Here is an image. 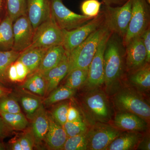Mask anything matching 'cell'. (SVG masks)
<instances>
[{
  "label": "cell",
  "mask_w": 150,
  "mask_h": 150,
  "mask_svg": "<svg viewBox=\"0 0 150 150\" xmlns=\"http://www.w3.org/2000/svg\"><path fill=\"white\" fill-rule=\"evenodd\" d=\"M126 72V49L121 37L112 33L104 54V84L107 95H114Z\"/></svg>",
  "instance_id": "1"
},
{
  "label": "cell",
  "mask_w": 150,
  "mask_h": 150,
  "mask_svg": "<svg viewBox=\"0 0 150 150\" xmlns=\"http://www.w3.org/2000/svg\"><path fill=\"white\" fill-rule=\"evenodd\" d=\"M86 119L91 125L96 123H108L113 112L107 94L100 87L89 89L82 102Z\"/></svg>",
  "instance_id": "2"
},
{
  "label": "cell",
  "mask_w": 150,
  "mask_h": 150,
  "mask_svg": "<svg viewBox=\"0 0 150 150\" xmlns=\"http://www.w3.org/2000/svg\"><path fill=\"white\" fill-rule=\"evenodd\" d=\"M108 30L104 21L99 27L68 55L69 62L68 73L75 69H88L99 42Z\"/></svg>",
  "instance_id": "3"
},
{
  "label": "cell",
  "mask_w": 150,
  "mask_h": 150,
  "mask_svg": "<svg viewBox=\"0 0 150 150\" xmlns=\"http://www.w3.org/2000/svg\"><path fill=\"white\" fill-rule=\"evenodd\" d=\"M114 94L113 103L119 111L133 113L149 121L150 104L142 93L132 88H119Z\"/></svg>",
  "instance_id": "4"
},
{
  "label": "cell",
  "mask_w": 150,
  "mask_h": 150,
  "mask_svg": "<svg viewBox=\"0 0 150 150\" xmlns=\"http://www.w3.org/2000/svg\"><path fill=\"white\" fill-rule=\"evenodd\" d=\"M131 0H128L120 6L104 5L103 6L104 22L108 29L121 37L122 40L126 35L131 20Z\"/></svg>",
  "instance_id": "5"
},
{
  "label": "cell",
  "mask_w": 150,
  "mask_h": 150,
  "mask_svg": "<svg viewBox=\"0 0 150 150\" xmlns=\"http://www.w3.org/2000/svg\"><path fill=\"white\" fill-rule=\"evenodd\" d=\"M131 16L123 43L125 46L150 27V4L146 0H131Z\"/></svg>",
  "instance_id": "6"
},
{
  "label": "cell",
  "mask_w": 150,
  "mask_h": 150,
  "mask_svg": "<svg viewBox=\"0 0 150 150\" xmlns=\"http://www.w3.org/2000/svg\"><path fill=\"white\" fill-rule=\"evenodd\" d=\"M63 30L57 24L53 15L34 30L32 43L27 49L34 48H49L62 45Z\"/></svg>",
  "instance_id": "7"
},
{
  "label": "cell",
  "mask_w": 150,
  "mask_h": 150,
  "mask_svg": "<svg viewBox=\"0 0 150 150\" xmlns=\"http://www.w3.org/2000/svg\"><path fill=\"white\" fill-rule=\"evenodd\" d=\"M104 14L102 11H100L97 16L81 26L69 31L63 30L64 38L62 45L67 55H69L99 27L104 22Z\"/></svg>",
  "instance_id": "8"
},
{
  "label": "cell",
  "mask_w": 150,
  "mask_h": 150,
  "mask_svg": "<svg viewBox=\"0 0 150 150\" xmlns=\"http://www.w3.org/2000/svg\"><path fill=\"white\" fill-rule=\"evenodd\" d=\"M121 133L108 123H96L87 132V150H105L108 145Z\"/></svg>",
  "instance_id": "9"
},
{
  "label": "cell",
  "mask_w": 150,
  "mask_h": 150,
  "mask_svg": "<svg viewBox=\"0 0 150 150\" xmlns=\"http://www.w3.org/2000/svg\"><path fill=\"white\" fill-rule=\"evenodd\" d=\"M63 0H50L51 12L56 23L62 29L72 30L85 24L92 18L79 14L64 5Z\"/></svg>",
  "instance_id": "10"
},
{
  "label": "cell",
  "mask_w": 150,
  "mask_h": 150,
  "mask_svg": "<svg viewBox=\"0 0 150 150\" xmlns=\"http://www.w3.org/2000/svg\"><path fill=\"white\" fill-rule=\"evenodd\" d=\"M112 33L108 30L99 42L88 69L85 83L89 89L100 87L104 84V54L106 43Z\"/></svg>",
  "instance_id": "11"
},
{
  "label": "cell",
  "mask_w": 150,
  "mask_h": 150,
  "mask_svg": "<svg viewBox=\"0 0 150 150\" xmlns=\"http://www.w3.org/2000/svg\"><path fill=\"white\" fill-rule=\"evenodd\" d=\"M13 50L21 52L29 48L32 43L34 30L26 14L17 19L13 24Z\"/></svg>",
  "instance_id": "12"
},
{
  "label": "cell",
  "mask_w": 150,
  "mask_h": 150,
  "mask_svg": "<svg viewBox=\"0 0 150 150\" xmlns=\"http://www.w3.org/2000/svg\"><path fill=\"white\" fill-rule=\"evenodd\" d=\"M126 72H133L146 64L147 53L141 36L134 38L125 46Z\"/></svg>",
  "instance_id": "13"
},
{
  "label": "cell",
  "mask_w": 150,
  "mask_h": 150,
  "mask_svg": "<svg viewBox=\"0 0 150 150\" xmlns=\"http://www.w3.org/2000/svg\"><path fill=\"white\" fill-rule=\"evenodd\" d=\"M51 14L50 0H27L26 15L34 30Z\"/></svg>",
  "instance_id": "14"
},
{
  "label": "cell",
  "mask_w": 150,
  "mask_h": 150,
  "mask_svg": "<svg viewBox=\"0 0 150 150\" xmlns=\"http://www.w3.org/2000/svg\"><path fill=\"white\" fill-rule=\"evenodd\" d=\"M115 127L120 130L134 132H143L148 128V122L136 114L119 111L113 120Z\"/></svg>",
  "instance_id": "15"
},
{
  "label": "cell",
  "mask_w": 150,
  "mask_h": 150,
  "mask_svg": "<svg viewBox=\"0 0 150 150\" xmlns=\"http://www.w3.org/2000/svg\"><path fill=\"white\" fill-rule=\"evenodd\" d=\"M48 114L49 127L44 142L50 149L62 150L68 138L66 131L63 126L54 120L51 113L48 112Z\"/></svg>",
  "instance_id": "16"
},
{
  "label": "cell",
  "mask_w": 150,
  "mask_h": 150,
  "mask_svg": "<svg viewBox=\"0 0 150 150\" xmlns=\"http://www.w3.org/2000/svg\"><path fill=\"white\" fill-rule=\"evenodd\" d=\"M69 62L67 54L57 66L42 73L46 83V95L48 96L51 91L58 87L60 82L66 76L69 72Z\"/></svg>",
  "instance_id": "17"
},
{
  "label": "cell",
  "mask_w": 150,
  "mask_h": 150,
  "mask_svg": "<svg viewBox=\"0 0 150 150\" xmlns=\"http://www.w3.org/2000/svg\"><path fill=\"white\" fill-rule=\"evenodd\" d=\"M32 131L35 146H39L45 141L49 127L48 112L42 104L32 120Z\"/></svg>",
  "instance_id": "18"
},
{
  "label": "cell",
  "mask_w": 150,
  "mask_h": 150,
  "mask_svg": "<svg viewBox=\"0 0 150 150\" xmlns=\"http://www.w3.org/2000/svg\"><path fill=\"white\" fill-rule=\"evenodd\" d=\"M143 137L141 132L127 131L122 132L108 145L105 150L137 149Z\"/></svg>",
  "instance_id": "19"
},
{
  "label": "cell",
  "mask_w": 150,
  "mask_h": 150,
  "mask_svg": "<svg viewBox=\"0 0 150 150\" xmlns=\"http://www.w3.org/2000/svg\"><path fill=\"white\" fill-rule=\"evenodd\" d=\"M67 54L62 45L48 48L43 56L37 71L42 74L51 69L57 66Z\"/></svg>",
  "instance_id": "20"
},
{
  "label": "cell",
  "mask_w": 150,
  "mask_h": 150,
  "mask_svg": "<svg viewBox=\"0 0 150 150\" xmlns=\"http://www.w3.org/2000/svg\"><path fill=\"white\" fill-rule=\"evenodd\" d=\"M48 48H34L26 49L21 52L17 60L26 67L29 71L28 75L31 74L37 71Z\"/></svg>",
  "instance_id": "21"
},
{
  "label": "cell",
  "mask_w": 150,
  "mask_h": 150,
  "mask_svg": "<svg viewBox=\"0 0 150 150\" xmlns=\"http://www.w3.org/2000/svg\"><path fill=\"white\" fill-rule=\"evenodd\" d=\"M128 80L134 88L140 92L149 91L150 89V66L146 63L140 69L129 74Z\"/></svg>",
  "instance_id": "22"
},
{
  "label": "cell",
  "mask_w": 150,
  "mask_h": 150,
  "mask_svg": "<svg viewBox=\"0 0 150 150\" xmlns=\"http://www.w3.org/2000/svg\"><path fill=\"white\" fill-rule=\"evenodd\" d=\"M13 22L5 15L0 23V51L12 50L13 45Z\"/></svg>",
  "instance_id": "23"
},
{
  "label": "cell",
  "mask_w": 150,
  "mask_h": 150,
  "mask_svg": "<svg viewBox=\"0 0 150 150\" xmlns=\"http://www.w3.org/2000/svg\"><path fill=\"white\" fill-rule=\"evenodd\" d=\"M21 87L39 96L43 97L46 95V81L42 74L37 71L28 76Z\"/></svg>",
  "instance_id": "24"
},
{
  "label": "cell",
  "mask_w": 150,
  "mask_h": 150,
  "mask_svg": "<svg viewBox=\"0 0 150 150\" xmlns=\"http://www.w3.org/2000/svg\"><path fill=\"white\" fill-rule=\"evenodd\" d=\"M21 54L13 50L0 51V83L6 86L9 83L7 78L8 69L17 60Z\"/></svg>",
  "instance_id": "25"
},
{
  "label": "cell",
  "mask_w": 150,
  "mask_h": 150,
  "mask_svg": "<svg viewBox=\"0 0 150 150\" xmlns=\"http://www.w3.org/2000/svg\"><path fill=\"white\" fill-rule=\"evenodd\" d=\"M76 90L73 89L66 86L56 88L51 92L44 100L43 104L50 106L56 103L72 98L76 93Z\"/></svg>",
  "instance_id": "26"
},
{
  "label": "cell",
  "mask_w": 150,
  "mask_h": 150,
  "mask_svg": "<svg viewBox=\"0 0 150 150\" xmlns=\"http://www.w3.org/2000/svg\"><path fill=\"white\" fill-rule=\"evenodd\" d=\"M22 106L26 113V117L31 120L39 110L43 102L39 97L24 93L20 98Z\"/></svg>",
  "instance_id": "27"
},
{
  "label": "cell",
  "mask_w": 150,
  "mask_h": 150,
  "mask_svg": "<svg viewBox=\"0 0 150 150\" xmlns=\"http://www.w3.org/2000/svg\"><path fill=\"white\" fill-rule=\"evenodd\" d=\"M5 14L14 22L19 17L26 14L27 0H5Z\"/></svg>",
  "instance_id": "28"
},
{
  "label": "cell",
  "mask_w": 150,
  "mask_h": 150,
  "mask_svg": "<svg viewBox=\"0 0 150 150\" xmlns=\"http://www.w3.org/2000/svg\"><path fill=\"white\" fill-rule=\"evenodd\" d=\"M0 115L13 130L24 131L28 126V121L21 112L12 113L0 112Z\"/></svg>",
  "instance_id": "29"
},
{
  "label": "cell",
  "mask_w": 150,
  "mask_h": 150,
  "mask_svg": "<svg viewBox=\"0 0 150 150\" xmlns=\"http://www.w3.org/2000/svg\"><path fill=\"white\" fill-rule=\"evenodd\" d=\"M67 76V80L64 85L77 90V89L85 84L88 76V70L75 69L70 71Z\"/></svg>",
  "instance_id": "30"
},
{
  "label": "cell",
  "mask_w": 150,
  "mask_h": 150,
  "mask_svg": "<svg viewBox=\"0 0 150 150\" xmlns=\"http://www.w3.org/2000/svg\"><path fill=\"white\" fill-rule=\"evenodd\" d=\"M87 144L86 132L74 137H68L62 150H86Z\"/></svg>",
  "instance_id": "31"
},
{
  "label": "cell",
  "mask_w": 150,
  "mask_h": 150,
  "mask_svg": "<svg viewBox=\"0 0 150 150\" xmlns=\"http://www.w3.org/2000/svg\"><path fill=\"white\" fill-rule=\"evenodd\" d=\"M63 127L68 137L84 134L88 129L87 125L83 119L72 122L67 121Z\"/></svg>",
  "instance_id": "32"
},
{
  "label": "cell",
  "mask_w": 150,
  "mask_h": 150,
  "mask_svg": "<svg viewBox=\"0 0 150 150\" xmlns=\"http://www.w3.org/2000/svg\"><path fill=\"white\" fill-rule=\"evenodd\" d=\"M102 3L98 0H84L81 6L83 15L93 18L100 11Z\"/></svg>",
  "instance_id": "33"
},
{
  "label": "cell",
  "mask_w": 150,
  "mask_h": 150,
  "mask_svg": "<svg viewBox=\"0 0 150 150\" xmlns=\"http://www.w3.org/2000/svg\"><path fill=\"white\" fill-rule=\"evenodd\" d=\"M10 95L0 98V112L12 113L21 112L16 98Z\"/></svg>",
  "instance_id": "34"
},
{
  "label": "cell",
  "mask_w": 150,
  "mask_h": 150,
  "mask_svg": "<svg viewBox=\"0 0 150 150\" xmlns=\"http://www.w3.org/2000/svg\"><path fill=\"white\" fill-rule=\"evenodd\" d=\"M69 105L68 103H62L54 107L50 113L54 120L62 126L67 121V113Z\"/></svg>",
  "instance_id": "35"
},
{
  "label": "cell",
  "mask_w": 150,
  "mask_h": 150,
  "mask_svg": "<svg viewBox=\"0 0 150 150\" xmlns=\"http://www.w3.org/2000/svg\"><path fill=\"white\" fill-rule=\"evenodd\" d=\"M18 139L20 143L22 150H32L35 146V140L31 129L25 131Z\"/></svg>",
  "instance_id": "36"
},
{
  "label": "cell",
  "mask_w": 150,
  "mask_h": 150,
  "mask_svg": "<svg viewBox=\"0 0 150 150\" xmlns=\"http://www.w3.org/2000/svg\"><path fill=\"white\" fill-rule=\"evenodd\" d=\"M15 66L18 76V82H21L25 80L29 74V71L26 67L22 63L16 60L14 63Z\"/></svg>",
  "instance_id": "37"
},
{
  "label": "cell",
  "mask_w": 150,
  "mask_h": 150,
  "mask_svg": "<svg viewBox=\"0 0 150 150\" xmlns=\"http://www.w3.org/2000/svg\"><path fill=\"white\" fill-rule=\"evenodd\" d=\"M144 46L146 48L147 53V63H150V27L142 33L141 35Z\"/></svg>",
  "instance_id": "38"
},
{
  "label": "cell",
  "mask_w": 150,
  "mask_h": 150,
  "mask_svg": "<svg viewBox=\"0 0 150 150\" xmlns=\"http://www.w3.org/2000/svg\"><path fill=\"white\" fill-rule=\"evenodd\" d=\"M83 119L79 111L77 108L70 105L67 113V121L72 122Z\"/></svg>",
  "instance_id": "39"
},
{
  "label": "cell",
  "mask_w": 150,
  "mask_h": 150,
  "mask_svg": "<svg viewBox=\"0 0 150 150\" xmlns=\"http://www.w3.org/2000/svg\"><path fill=\"white\" fill-rule=\"evenodd\" d=\"M13 130L6 123L0 115V139L3 141L11 134Z\"/></svg>",
  "instance_id": "40"
},
{
  "label": "cell",
  "mask_w": 150,
  "mask_h": 150,
  "mask_svg": "<svg viewBox=\"0 0 150 150\" xmlns=\"http://www.w3.org/2000/svg\"><path fill=\"white\" fill-rule=\"evenodd\" d=\"M7 78L9 82H18V76L14 63L10 66L8 69Z\"/></svg>",
  "instance_id": "41"
},
{
  "label": "cell",
  "mask_w": 150,
  "mask_h": 150,
  "mask_svg": "<svg viewBox=\"0 0 150 150\" xmlns=\"http://www.w3.org/2000/svg\"><path fill=\"white\" fill-rule=\"evenodd\" d=\"M137 150H150V139L149 135L142 137L137 146Z\"/></svg>",
  "instance_id": "42"
},
{
  "label": "cell",
  "mask_w": 150,
  "mask_h": 150,
  "mask_svg": "<svg viewBox=\"0 0 150 150\" xmlns=\"http://www.w3.org/2000/svg\"><path fill=\"white\" fill-rule=\"evenodd\" d=\"M103 4L106 6H121L125 4L128 0H101Z\"/></svg>",
  "instance_id": "43"
},
{
  "label": "cell",
  "mask_w": 150,
  "mask_h": 150,
  "mask_svg": "<svg viewBox=\"0 0 150 150\" xmlns=\"http://www.w3.org/2000/svg\"><path fill=\"white\" fill-rule=\"evenodd\" d=\"M12 92V90L6 86L0 83V98L10 95Z\"/></svg>",
  "instance_id": "44"
},
{
  "label": "cell",
  "mask_w": 150,
  "mask_h": 150,
  "mask_svg": "<svg viewBox=\"0 0 150 150\" xmlns=\"http://www.w3.org/2000/svg\"><path fill=\"white\" fill-rule=\"evenodd\" d=\"M11 149L13 150H22L20 143L18 139L11 142Z\"/></svg>",
  "instance_id": "45"
},
{
  "label": "cell",
  "mask_w": 150,
  "mask_h": 150,
  "mask_svg": "<svg viewBox=\"0 0 150 150\" xmlns=\"http://www.w3.org/2000/svg\"><path fill=\"white\" fill-rule=\"evenodd\" d=\"M5 15V0H0V23Z\"/></svg>",
  "instance_id": "46"
},
{
  "label": "cell",
  "mask_w": 150,
  "mask_h": 150,
  "mask_svg": "<svg viewBox=\"0 0 150 150\" xmlns=\"http://www.w3.org/2000/svg\"><path fill=\"white\" fill-rule=\"evenodd\" d=\"M1 140L0 139V150H3L5 149L4 145L3 144L2 142H1Z\"/></svg>",
  "instance_id": "47"
},
{
  "label": "cell",
  "mask_w": 150,
  "mask_h": 150,
  "mask_svg": "<svg viewBox=\"0 0 150 150\" xmlns=\"http://www.w3.org/2000/svg\"><path fill=\"white\" fill-rule=\"evenodd\" d=\"M146 1H147V2L149 4H150V0H146Z\"/></svg>",
  "instance_id": "48"
}]
</instances>
